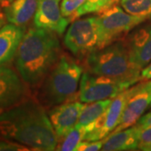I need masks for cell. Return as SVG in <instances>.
<instances>
[{
  "instance_id": "5bb4252c",
  "label": "cell",
  "mask_w": 151,
  "mask_h": 151,
  "mask_svg": "<svg viewBox=\"0 0 151 151\" xmlns=\"http://www.w3.org/2000/svg\"><path fill=\"white\" fill-rule=\"evenodd\" d=\"M25 32V27L11 23L5 24L0 29V65L8 64L14 58Z\"/></svg>"
},
{
  "instance_id": "5b68a950",
  "label": "cell",
  "mask_w": 151,
  "mask_h": 151,
  "mask_svg": "<svg viewBox=\"0 0 151 151\" xmlns=\"http://www.w3.org/2000/svg\"><path fill=\"white\" fill-rule=\"evenodd\" d=\"M97 19L99 32L97 49L122 40L131 30L148 19L145 17L132 15L116 4L99 13Z\"/></svg>"
},
{
  "instance_id": "52a82bcc",
  "label": "cell",
  "mask_w": 151,
  "mask_h": 151,
  "mask_svg": "<svg viewBox=\"0 0 151 151\" xmlns=\"http://www.w3.org/2000/svg\"><path fill=\"white\" fill-rule=\"evenodd\" d=\"M97 16L77 19L72 22L64 36L65 47L78 58L86 57L98 48Z\"/></svg>"
},
{
  "instance_id": "9a60e30c",
  "label": "cell",
  "mask_w": 151,
  "mask_h": 151,
  "mask_svg": "<svg viewBox=\"0 0 151 151\" xmlns=\"http://www.w3.org/2000/svg\"><path fill=\"white\" fill-rule=\"evenodd\" d=\"M139 128L132 126L115 134H110L103 139V151L135 150L139 149Z\"/></svg>"
},
{
  "instance_id": "7402d4cb",
  "label": "cell",
  "mask_w": 151,
  "mask_h": 151,
  "mask_svg": "<svg viewBox=\"0 0 151 151\" xmlns=\"http://www.w3.org/2000/svg\"><path fill=\"white\" fill-rule=\"evenodd\" d=\"M27 146L19 144L17 142L0 139V151H29Z\"/></svg>"
},
{
  "instance_id": "603a6c76",
  "label": "cell",
  "mask_w": 151,
  "mask_h": 151,
  "mask_svg": "<svg viewBox=\"0 0 151 151\" xmlns=\"http://www.w3.org/2000/svg\"><path fill=\"white\" fill-rule=\"evenodd\" d=\"M103 145V140L88 141L82 140L76 147V151H97L101 150Z\"/></svg>"
},
{
  "instance_id": "2e32d148",
  "label": "cell",
  "mask_w": 151,
  "mask_h": 151,
  "mask_svg": "<svg viewBox=\"0 0 151 151\" xmlns=\"http://www.w3.org/2000/svg\"><path fill=\"white\" fill-rule=\"evenodd\" d=\"M37 6L38 0H13L4 8V14L9 23L24 27L34 19Z\"/></svg>"
},
{
  "instance_id": "e0dca14e",
  "label": "cell",
  "mask_w": 151,
  "mask_h": 151,
  "mask_svg": "<svg viewBox=\"0 0 151 151\" xmlns=\"http://www.w3.org/2000/svg\"><path fill=\"white\" fill-rule=\"evenodd\" d=\"M112 100L113 98H108L85 104L76 124L81 126H87L88 124H92L108 109Z\"/></svg>"
},
{
  "instance_id": "ba28073f",
  "label": "cell",
  "mask_w": 151,
  "mask_h": 151,
  "mask_svg": "<svg viewBox=\"0 0 151 151\" xmlns=\"http://www.w3.org/2000/svg\"><path fill=\"white\" fill-rule=\"evenodd\" d=\"M133 87L113 97L108 109L92 124L86 126L83 140H101L113 132L120 123L125 105L133 92Z\"/></svg>"
},
{
  "instance_id": "4fadbf2b",
  "label": "cell",
  "mask_w": 151,
  "mask_h": 151,
  "mask_svg": "<svg viewBox=\"0 0 151 151\" xmlns=\"http://www.w3.org/2000/svg\"><path fill=\"white\" fill-rule=\"evenodd\" d=\"M130 60L139 69L151 62V26L140 28L130 34L125 40Z\"/></svg>"
},
{
  "instance_id": "ac0fdd59",
  "label": "cell",
  "mask_w": 151,
  "mask_h": 151,
  "mask_svg": "<svg viewBox=\"0 0 151 151\" xmlns=\"http://www.w3.org/2000/svg\"><path fill=\"white\" fill-rule=\"evenodd\" d=\"M85 134H86V126L76 124L75 127L63 139H61L58 142L56 150L76 151L79 143L83 140Z\"/></svg>"
},
{
  "instance_id": "7c38bea8",
  "label": "cell",
  "mask_w": 151,
  "mask_h": 151,
  "mask_svg": "<svg viewBox=\"0 0 151 151\" xmlns=\"http://www.w3.org/2000/svg\"><path fill=\"white\" fill-rule=\"evenodd\" d=\"M60 0H38L34 17L35 27L42 28L62 35L69 21L63 17L60 5Z\"/></svg>"
},
{
  "instance_id": "ffe728a7",
  "label": "cell",
  "mask_w": 151,
  "mask_h": 151,
  "mask_svg": "<svg viewBox=\"0 0 151 151\" xmlns=\"http://www.w3.org/2000/svg\"><path fill=\"white\" fill-rule=\"evenodd\" d=\"M119 0H86L78 11V17L87 14H99L102 11L115 5Z\"/></svg>"
},
{
  "instance_id": "83f0119b",
  "label": "cell",
  "mask_w": 151,
  "mask_h": 151,
  "mask_svg": "<svg viewBox=\"0 0 151 151\" xmlns=\"http://www.w3.org/2000/svg\"><path fill=\"white\" fill-rule=\"evenodd\" d=\"M13 0H0V5L3 8H5L8 5H9Z\"/></svg>"
},
{
  "instance_id": "cb8c5ba5",
  "label": "cell",
  "mask_w": 151,
  "mask_h": 151,
  "mask_svg": "<svg viewBox=\"0 0 151 151\" xmlns=\"http://www.w3.org/2000/svg\"><path fill=\"white\" fill-rule=\"evenodd\" d=\"M139 144L140 143H151V127H147L144 129L139 128Z\"/></svg>"
},
{
  "instance_id": "f546056e",
  "label": "cell",
  "mask_w": 151,
  "mask_h": 151,
  "mask_svg": "<svg viewBox=\"0 0 151 151\" xmlns=\"http://www.w3.org/2000/svg\"><path fill=\"white\" fill-rule=\"evenodd\" d=\"M150 85H151V81H150ZM150 108H151V104H150Z\"/></svg>"
},
{
  "instance_id": "44dd1931",
  "label": "cell",
  "mask_w": 151,
  "mask_h": 151,
  "mask_svg": "<svg viewBox=\"0 0 151 151\" xmlns=\"http://www.w3.org/2000/svg\"><path fill=\"white\" fill-rule=\"evenodd\" d=\"M86 0H62L60 4V10L64 18L69 23L79 19L78 11Z\"/></svg>"
},
{
  "instance_id": "8fae6325",
  "label": "cell",
  "mask_w": 151,
  "mask_h": 151,
  "mask_svg": "<svg viewBox=\"0 0 151 151\" xmlns=\"http://www.w3.org/2000/svg\"><path fill=\"white\" fill-rule=\"evenodd\" d=\"M85 104L81 102H66L55 106L48 112L58 142L63 139L77 124Z\"/></svg>"
},
{
  "instance_id": "4dcf8cb0",
  "label": "cell",
  "mask_w": 151,
  "mask_h": 151,
  "mask_svg": "<svg viewBox=\"0 0 151 151\" xmlns=\"http://www.w3.org/2000/svg\"><path fill=\"white\" fill-rule=\"evenodd\" d=\"M0 6H1V5H0ZM0 14H1V9H0Z\"/></svg>"
},
{
  "instance_id": "3957f363",
  "label": "cell",
  "mask_w": 151,
  "mask_h": 151,
  "mask_svg": "<svg viewBox=\"0 0 151 151\" xmlns=\"http://www.w3.org/2000/svg\"><path fill=\"white\" fill-rule=\"evenodd\" d=\"M82 68L67 55L60 57L39 86L36 99L51 108L73 99L80 85Z\"/></svg>"
},
{
  "instance_id": "d4e9b609",
  "label": "cell",
  "mask_w": 151,
  "mask_h": 151,
  "mask_svg": "<svg viewBox=\"0 0 151 151\" xmlns=\"http://www.w3.org/2000/svg\"><path fill=\"white\" fill-rule=\"evenodd\" d=\"M137 127L144 129L147 127H151V112L148 113L145 115L142 116L140 119H139V121L135 124Z\"/></svg>"
},
{
  "instance_id": "484cf974",
  "label": "cell",
  "mask_w": 151,
  "mask_h": 151,
  "mask_svg": "<svg viewBox=\"0 0 151 151\" xmlns=\"http://www.w3.org/2000/svg\"><path fill=\"white\" fill-rule=\"evenodd\" d=\"M140 76L141 79L143 80H151V62L148 65H146L144 69H142Z\"/></svg>"
},
{
  "instance_id": "7a4b0ae2",
  "label": "cell",
  "mask_w": 151,
  "mask_h": 151,
  "mask_svg": "<svg viewBox=\"0 0 151 151\" xmlns=\"http://www.w3.org/2000/svg\"><path fill=\"white\" fill-rule=\"evenodd\" d=\"M60 55V45L55 32L30 28L18 47L14 58V66L29 87H39Z\"/></svg>"
},
{
  "instance_id": "9c48e42d",
  "label": "cell",
  "mask_w": 151,
  "mask_h": 151,
  "mask_svg": "<svg viewBox=\"0 0 151 151\" xmlns=\"http://www.w3.org/2000/svg\"><path fill=\"white\" fill-rule=\"evenodd\" d=\"M29 86L16 69L0 65V113L30 97Z\"/></svg>"
},
{
  "instance_id": "d6986e66",
  "label": "cell",
  "mask_w": 151,
  "mask_h": 151,
  "mask_svg": "<svg viewBox=\"0 0 151 151\" xmlns=\"http://www.w3.org/2000/svg\"><path fill=\"white\" fill-rule=\"evenodd\" d=\"M127 13L135 16L151 18V0H119Z\"/></svg>"
},
{
  "instance_id": "277c9868",
  "label": "cell",
  "mask_w": 151,
  "mask_h": 151,
  "mask_svg": "<svg viewBox=\"0 0 151 151\" xmlns=\"http://www.w3.org/2000/svg\"><path fill=\"white\" fill-rule=\"evenodd\" d=\"M87 71L100 76L124 79L136 83L141 80V70L130 60L125 40H119L97 49L86 57Z\"/></svg>"
},
{
  "instance_id": "4316f807",
  "label": "cell",
  "mask_w": 151,
  "mask_h": 151,
  "mask_svg": "<svg viewBox=\"0 0 151 151\" xmlns=\"http://www.w3.org/2000/svg\"><path fill=\"white\" fill-rule=\"evenodd\" d=\"M138 150L145 151H151V143H148V144L140 143L139 145V149Z\"/></svg>"
},
{
  "instance_id": "6da1fadb",
  "label": "cell",
  "mask_w": 151,
  "mask_h": 151,
  "mask_svg": "<svg viewBox=\"0 0 151 151\" xmlns=\"http://www.w3.org/2000/svg\"><path fill=\"white\" fill-rule=\"evenodd\" d=\"M0 139L17 142L31 150H56L58 145L48 113L31 97L0 113Z\"/></svg>"
},
{
  "instance_id": "8992f818",
  "label": "cell",
  "mask_w": 151,
  "mask_h": 151,
  "mask_svg": "<svg viewBox=\"0 0 151 151\" xmlns=\"http://www.w3.org/2000/svg\"><path fill=\"white\" fill-rule=\"evenodd\" d=\"M134 84L124 79L85 71L81 77L77 98L78 101L85 103L113 98Z\"/></svg>"
},
{
  "instance_id": "30bf717a",
  "label": "cell",
  "mask_w": 151,
  "mask_h": 151,
  "mask_svg": "<svg viewBox=\"0 0 151 151\" xmlns=\"http://www.w3.org/2000/svg\"><path fill=\"white\" fill-rule=\"evenodd\" d=\"M133 92L125 105L119 124L111 134L134 126L151 104V85L150 81L133 86Z\"/></svg>"
},
{
  "instance_id": "f1b7e54d",
  "label": "cell",
  "mask_w": 151,
  "mask_h": 151,
  "mask_svg": "<svg viewBox=\"0 0 151 151\" xmlns=\"http://www.w3.org/2000/svg\"><path fill=\"white\" fill-rule=\"evenodd\" d=\"M6 21H7V20H6V18L5 16H4V14H0V29L5 24Z\"/></svg>"
}]
</instances>
